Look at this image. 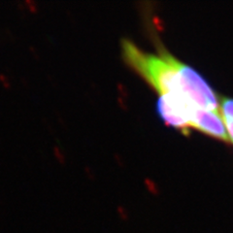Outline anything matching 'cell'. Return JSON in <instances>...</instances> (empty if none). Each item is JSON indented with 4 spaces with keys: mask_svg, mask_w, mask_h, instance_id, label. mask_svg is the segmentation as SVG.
I'll list each match as a JSON object with an SVG mask.
<instances>
[{
    "mask_svg": "<svg viewBox=\"0 0 233 233\" xmlns=\"http://www.w3.org/2000/svg\"><path fill=\"white\" fill-rule=\"evenodd\" d=\"M191 127L208 135L229 142L227 130L219 112L197 109L190 123Z\"/></svg>",
    "mask_w": 233,
    "mask_h": 233,
    "instance_id": "2",
    "label": "cell"
},
{
    "mask_svg": "<svg viewBox=\"0 0 233 233\" xmlns=\"http://www.w3.org/2000/svg\"><path fill=\"white\" fill-rule=\"evenodd\" d=\"M219 113L227 130L229 140L233 143V99L223 97L219 104Z\"/></svg>",
    "mask_w": 233,
    "mask_h": 233,
    "instance_id": "4",
    "label": "cell"
},
{
    "mask_svg": "<svg viewBox=\"0 0 233 233\" xmlns=\"http://www.w3.org/2000/svg\"><path fill=\"white\" fill-rule=\"evenodd\" d=\"M122 53L124 61L146 80L160 96L167 95L194 105L185 92L177 58L170 53L160 49L158 55H154L139 49L131 41L123 39Z\"/></svg>",
    "mask_w": 233,
    "mask_h": 233,
    "instance_id": "1",
    "label": "cell"
},
{
    "mask_svg": "<svg viewBox=\"0 0 233 233\" xmlns=\"http://www.w3.org/2000/svg\"><path fill=\"white\" fill-rule=\"evenodd\" d=\"M157 112L165 123L181 130L185 134L189 133L190 128L189 122L166 99L161 96L157 101Z\"/></svg>",
    "mask_w": 233,
    "mask_h": 233,
    "instance_id": "3",
    "label": "cell"
}]
</instances>
